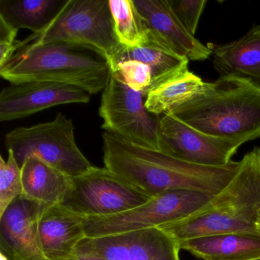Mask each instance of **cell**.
Here are the masks:
<instances>
[{"label": "cell", "instance_id": "44dd1931", "mask_svg": "<svg viewBox=\"0 0 260 260\" xmlns=\"http://www.w3.org/2000/svg\"><path fill=\"white\" fill-rule=\"evenodd\" d=\"M205 83L191 71H185L150 91L146 97V107L156 116L170 113L175 108L200 94Z\"/></svg>", "mask_w": 260, "mask_h": 260}, {"label": "cell", "instance_id": "5b68a950", "mask_svg": "<svg viewBox=\"0 0 260 260\" xmlns=\"http://www.w3.org/2000/svg\"><path fill=\"white\" fill-rule=\"evenodd\" d=\"M5 144L21 168L31 156L71 178L81 176L94 167L77 146L72 119L61 112L52 121L13 129L6 135Z\"/></svg>", "mask_w": 260, "mask_h": 260}, {"label": "cell", "instance_id": "e0dca14e", "mask_svg": "<svg viewBox=\"0 0 260 260\" xmlns=\"http://www.w3.org/2000/svg\"><path fill=\"white\" fill-rule=\"evenodd\" d=\"M178 245L202 260H251L260 257L258 234H214L188 239Z\"/></svg>", "mask_w": 260, "mask_h": 260}, {"label": "cell", "instance_id": "52a82bcc", "mask_svg": "<svg viewBox=\"0 0 260 260\" xmlns=\"http://www.w3.org/2000/svg\"><path fill=\"white\" fill-rule=\"evenodd\" d=\"M150 199L106 167H94L81 176L71 178L61 205L86 218L106 217L135 209Z\"/></svg>", "mask_w": 260, "mask_h": 260}, {"label": "cell", "instance_id": "ac0fdd59", "mask_svg": "<svg viewBox=\"0 0 260 260\" xmlns=\"http://www.w3.org/2000/svg\"><path fill=\"white\" fill-rule=\"evenodd\" d=\"M126 60L142 62L150 68L152 74L150 92L162 83L188 71L189 61L186 57L179 56L167 48L148 31L145 41L140 46L121 47L111 67L112 71H115L118 63Z\"/></svg>", "mask_w": 260, "mask_h": 260}, {"label": "cell", "instance_id": "9a60e30c", "mask_svg": "<svg viewBox=\"0 0 260 260\" xmlns=\"http://www.w3.org/2000/svg\"><path fill=\"white\" fill-rule=\"evenodd\" d=\"M85 219L61 204L45 208L39 220V237L46 260H67L74 255L87 237Z\"/></svg>", "mask_w": 260, "mask_h": 260}, {"label": "cell", "instance_id": "d6986e66", "mask_svg": "<svg viewBox=\"0 0 260 260\" xmlns=\"http://www.w3.org/2000/svg\"><path fill=\"white\" fill-rule=\"evenodd\" d=\"M21 169L25 196L45 205L61 204L71 177L36 156L28 157Z\"/></svg>", "mask_w": 260, "mask_h": 260}, {"label": "cell", "instance_id": "f1b7e54d", "mask_svg": "<svg viewBox=\"0 0 260 260\" xmlns=\"http://www.w3.org/2000/svg\"><path fill=\"white\" fill-rule=\"evenodd\" d=\"M0 255H1V260H9L8 258H7L5 255H3V254L0 253Z\"/></svg>", "mask_w": 260, "mask_h": 260}, {"label": "cell", "instance_id": "3957f363", "mask_svg": "<svg viewBox=\"0 0 260 260\" xmlns=\"http://www.w3.org/2000/svg\"><path fill=\"white\" fill-rule=\"evenodd\" d=\"M170 114L199 132L243 144L260 137V88L244 79L220 76Z\"/></svg>", "mask_w": 260, "mask_h": 260}, {"label": "cell", "instance_id": "ba28073f", "mask_svg": "<svg viewBox=\"0 0 260 260\" xmlns=\"http://www.w3.org/2000/svg\"><path fill=\"white\" fill-rule=\"evenodd\" d=\"M212 197L211 194L188 190L162 191L141 206L126 212L85 219L86 236L96 238L158 228L188 217L206 205Z\"/></svg>", "mask_w": 260, "mask_h": 260}, {"label": "cell", "instance_id": "4316f807", "mask_svg": "<svg viewBox=\"0 0 260 260\" xmlns=\"http://www.w3.org/2000/svg\"><path fill=\"white\" fill-rule=\"evenodd\" d=\"M67 260H107L88 240L87 237L77 246L74 255Z\"/></svg>", "mask_w": 260, "mask_h": 260}, {"label": "cell", "instance_id": "7402d4cb", "mask_svg": "<svg viewBox=\"0 0 260 260\" xmlns=\"http://www.w3.org/2000/svg\"><path fill=\"white\" fill-rule=\"evenodd\" d=\"M115 34L122 46L135 48L144 43L147 31L133 0H109Z\"/></svg>", "mask_w": 260, "mask_h": 260}, {"label": "cell", "instance_id": "484cf974", "mask_svg": "<svg viewBox=\"0 0 260 260\" xmlns=\"http://www.w3.org/2000/svg\"><path fill=\"white\" fill-rule=\"evenodd\" d=\"M19 30L0 16V68L4 66L16 51Z\"/></svg>", "mask_w": 260, "mask_h": 260}, {"label": "cell", "instance_id": "d4e9b609", "mask_svg": "<svg viewBox=\"0 0 260 260\" xmlns=\"http://www.w3.org/2000/svg\"><path fill=\"white\" fill-rule=\"evenodd\" d=\"M172 10L188 32L194 36L206 0H168Z\"/></svg>", "mask_w": 260, "mask_h": 260}, {"label": "cell", "instance_id": "cb8c5ba5", "mask_svg": "<svg viewBox=\"0 0 260 260\" xmlns=\"http://www.w3.org/2000/svg\"><path fill=\"white\" fill-rule=\"evenodd\" d=\"M112 72L116 73L131 89L147 97L151 88L152 74L145 63L137 60H126L118 63Z\"/></svg>", "mask_w": 260, "mask_h": 260}, {"label": "cell", "instance_id": "6da1fadb", "mask_svg": "<svg viewBox=\"0 0 260 260\" xmlns=\"http://www.w3.org/2000/svg\"><path fill=\"white\" fill-rule=\"evenodd\" d=\"M103 140L106 168L150 197L170 190L215 196L229 183L240 166V161H232L225 167L190 164L161 150L135 145L106 132Z\"/></svg>", "mask_w": 260, "mask_h": 260}, {"label": "cell", "instance_id": "30bf717a", "mask_svg": "<svg viewBox=\"0 0 260 260\" xmlns=\"http://www.w3.org/2000/svg\"><path fill=\"white\" fill-rule=\"evenodd\" d=\"M159 148L190 164L225 167L232 162L241 142L207 135L167 113L159 118Z\"/></svg>", "mask_w": 260, "mask_h": 260}, {"label": "cell", "instance_id": "8992f818", "mask_svg": "<svg viewBox=\"0 0 260 260\" xmlns=\"http://www.w3.org/2000/svg\"><path fill=\"white\" fill-rule=\"evenodd\" d=\"M54 42L92 47L107 57L112 67L122 45L115 34L109 0H68L45 29L32 33L19 43L42 45Z\"/></svg>", "mask_w": 260, "mask_h": 260}, {"label": "cell", "instance_id": "4fadbf2b", "mask_svg": "<svg viewBox=\"0 0 260 260\" xmlns=\"http://www.w3.org/2000/svg\"><path fill=\"white\" fill-rule=\"evenodd\" d=\"M147 31L161 43L188 60L203 61L211 51L187 31L168 0H133Z\"/></svg>", "mask_w": 260, "mask_h": 260}, {"label": "cell", "instance_id": "7a4b0ae2", "mask_svg": "<svg viewBox=\"0 0 260 260\" xmlns=\"http://www.w3.org/2000/svg\"><path fill=\"white\" fill-rule=\"evenodd\" d=\"M107 57L83 44L54 42L22 45L0 68V75L13 83L46 81L71 85L93 95L103 92L112 75Z\"/></svg>", "mask_w": 260, "mask_h": 260}, {"label": "cell", "instance_id": "ffe728a7", "mask_svg": "<svg viewBox=\"0 0 260 260\" xmlns=\"http://www.w3.org/2000/svg\"><path fill=\"white\" fill-rule=\"evenodd\" d=\"M68 0H0V16L12 26L31 30L45 29L64 7Z\"/></svg>", "mask_w": 260, "mask_h": 260}, {"label": "cell", "instance_id": "5bb4252c", "mask_svg": "<svg viewBox=\"0 0 260 260\" xmlns=\"http://www.w3.org/2000/svg\"><path fill=\"white\" fill-rule=\"evenodd\" d=\"M107 260H176L177 242L159 228L89 238Z\"/></svg>", "mask_w": 260, "mask_h": 260}, {"label": "cell", "instance_id": "f546056e", "mask_svg": "<svg viewBox=\"0 0 260 260\" xmlns=\"http://www.w3.org/2000/svg\"><path fill=\"white\" fill-rule=\"evenodd\" d=\"M251 260H260V257H258V258H253V259Z\"/></svg>", "mask_w": 260, "mask_h": 260}, {"label": "cell", "instance_id": "2e32d148", "mask_svg": "<svg viewBox=\"0 0 260 260\" xmlns=\"http://www.w3.org/2000/svg\"><path fill=\"white\" fill-rule=\"evenodd\" d=\"M213 64L220 76L249 80L260 88V25L228 43H208Z\"/></svg>", "mask_w": 260, "mask_h": 260}, {"label": "cell", "instance_id": "4dcf8cb0", "mask_svg": "<svg viewBox=\"0 0 260 260\" xmlns=\"http://www.w3.org/2000/svg\"><path fill=\"white\" fill-rule=\"evenodd\" d=\"M176 260H180V257L179 256L177 257V258H176Z\"/></svg>", "mask_w": 260, "mask_h": 260}, {"label": "cell", "instance_id": "277c9868", "mask_svg": "<svg viewBox=\"0 0 260 260\" xmlns=\"http://www.w3.org/2000/svg\"><path fill=\"white\" fill-rule=\"evenodd\" d=\"M260 207V147L243 156L229 183L200 209L182 220L158 228L178 243L214 234H258L255 215Z\"/></svg>", "mask_w": 260, "mask_h": 260}, {"label": "cell", "instance_id": "9c48e42d", "mask_svg": "<svg viewBox=\"0 0 260 260\" xmlns=\"http://www.w3.org/2000/svg\"><path fill=\"white\" fill-rule=\"evenodd\" d=\"M146 97L131 89L116 73L112 72L103 91L99 109L106 132L144 148H159V116L150 113Z\"/></svg>", "mask_w": 260, "mask_h": 260}, {"label": "cell", "instance_id": "603a6c76", "mask_svg": "<svg viewBox=\"0 0 260 260\" xmlns=\"http://www.w3.org/2000/svg\"><path fill=\"white\" fill-rule=\"evenodd\" d=\"M23 194L22 169L13 153L8 151V159L0 157V214L10 203Z\"/></svg>", "mask_w": 260, "mask_h": 260}, {"label": "cell", "instance_id": "8fae6325", "mask_svg": "<svg viewBox=\"0 0 260 260\" xmlns=\"http://www.w3.org/2000/svg\"><path fill=\"white\" fill-rule=\"evenodd\" d=\"M48 205L19 196L0 214V253L9 260H46L39 237V220Z\"/></svg>", "mask_w": 260, "mask_h": 260}, {"label": "cell", "instance_id": "7c38bea8", "mask_svg": "<svg viewBox=\"0 0 260 260\" xmlns=\"http://www.w3.org/2000/svg\"><path fill=\"white\" fill-rule=\"evenodd\" d=\"M87 91L62 83L31 81L13 83L0 93V121L26 118L60 105L88 103Z\"/></svg>", "mask_w": 260, "mask_h": 260}, {"label": "cell", "instance_id": "83f0119b", "mask_svg": "<svg viewBox=\"0 0 260 260\" xmlns=\"http://www.w3.org/2000/svg\"><path fill=\"white\" fill-rule=\"evenodd\" d=\"M255 229L257 234L260 235V207L257 210L256 215H255Z\"/></svg>", "mask_w": 260, "mask_h": 260}]
</instances>
